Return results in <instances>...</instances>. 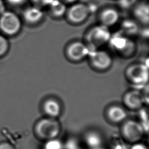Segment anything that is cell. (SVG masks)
Masks as SVG:
<instances>
[{"mask_svg":"<svg viewBox=\"0 0 149 149\" xmlns=\"http://www.w3.org/2000/svg\"><path fill=\"white\" fill-rule=\"evenodd\" d=\"M134 20L143 24H148L149 20V6L147 2L136 3L133 9Z\"/></svg>","mask_w":149,"mask_h":149,"instance_id":"16","label":"cell"},{"mask_svg":"<svg viewBox=\"0 0 149 149\" xmlns=\"http://www.w3.org/2000/svg\"><path fill=\"white\" fill-rule=\"evenodd\" d=\"M54 0H31L33 5L44 8V7H48Z\"/></svg>","mask_w":149,"mask_h":149,"instance_id":"22","label":"cell"},{"mask_svg":"<svg viewBox=\"0 0 149 149\" xmlns=\"http://www.w3.org/2000/svg\"><path fill=\"white\" fill-rule=\"evenodd\" d=\"M100 24L110 28L115 26L120 20V13L113 7L104 8L100 13Z\"/></svg>","mask_w":149,"mask_h":149,"instance_id":"11","label":"cell"},{"mask_svg":"<svg viewBox=\"0 0 149 149\" xmlns=\"http://www.w3.org/2000/svg\"><path fill=\"white\" fill-rule=\"evenodd\" d=\"M88 57L91 66L99 71L108 69L112 64L110 53L101 48L91 50Z\"/></svg>","mask_w":149,"mask_h":149,"instance_id":"7","label":"cell"},{"mask_svg":"<svg viewBox=\"0 0 149 149\" xmlns=\"http://www.w3.org/2000/svg\"><path fill=\"white\" fill-rule=\"evenodd\" d=\"M119 3L122 8L127 9L134 6L137 3V0H118Z\"/></svg>","mask_w":149,"mask_h":149,"instance_id":"23","label":"cell"},{"mask_svg":"<svg viewBox=\"0 0 149 149\" xmlns=\"http://www.w3.org/2000/svg\"><path fill=\"white\" fill-rule=\"evenodd\" d=\"M112 34L109 28L100 24L91 27L86 36V44L92 49H100L109 43Z\"/></svg>","mask_w":149,"mask_h":149,"instance_id":"2","label":"cell"},{"mask_svg":"<svg viewBox=\"0 0 149 149\" xmlns=\"http://www.w3.org/2000/svg\"><path fill=\"white\" fill-rule=\"evenodd\" d=\"M120 132L122 137L132 144L140 141L146 133L141 123L134 119L125 120L122 123Z\"/></svg>","mask_w":149,"mask_h":149,"instance_id":"5","label":"cell"},{"mask_svg":"<svg viewBox=\"0 0 149 149\" xmlns=\"http://www.w3.org/2000/svg\"><path fill=\"white\" fill-rule=\"evenodd\" d=\"M27 0H6L7 3L13 6H20L25 3Z\"/></svg>","mask_w":149,"mask_h":149,"instance_id":"25","label":"cell"},{"mask_svg":"<svg viewBox=\"0 0 149 149\" xmlns=\"http://www.w3.org/2000/svg\"><path fill=\"white\" fill-rule=\"evenodd\" d=\"M91 11L88 4L75 2L67 9L65 16L72 24H79L85 22L89 17Z\"/></svg>","mask_w":149,"mask_h":149,"instance_id":"6","label":"cell"},{"mask_svg":"<svg viewBox=\"0 0 149 149\" xmlns=\"http://www.w3.org/2000/svg\"><path fill=\"white\" fill-rule=\"evenodd\" d=\"M63 149H80V143L78 139L74 137L68 138L63 142Z\"/></svg>","mask_w":149,"mask_h":149,"instance_id":"21","label":"cell"},{"mask_svg":"<svg viewBox=\"0 0 149 149\" xmlns=\"http://www.w3.org/2000/svg\"><path fill=\"white\" fill-rule=\"evenodd\" d=\"M83 140L88 149H95L102 147L104 140L102 134L96 130H89L85 132Z\"/></svg>","mask_w":149,"mask_h":149,"instance_id":"15","label":"cell"},{"mask_svg":"<svg viewBox=\"0 0 149 149\" xmlns=\"http://www.w3.org/2000/svg\"><path fill=\"white\" fill-rule=\"evenodd\" d=\"M22 27V19L15 12L5 10L0 15V33L7 37L18 34Z\"/></svg>","mask_w":149,"mask_h":149,"instance_id":"3","label":"cell"},{"mask_svg":"<svg viewBox=\"0 0 149 149\" xmlns=\"http://www.w3.org/2000/svg\"><path fill=\"white\" fill-rule=\"evenodd\" d=\"M47 8L49 15L54 18L64 16L68 9L66 4L61 0H54Z\"/></svg>","mask_w":149,"mask_h":149,"instance_id":"18","label":"cell"},{"mask_svg":"<svg viewBox=\"0 0 149 149\" xmlns=\"http://www.w3.org/2000/svg\"><path fill=\"white\" fill-rule=\"evenodd\" d=\"M33 131L37 139L45 141L58 138L61 132V125L57 119L46 116L35 123Z\"/></svg>","mask_w":149,"mask_h":149,"instance_id":"1","label":"cell"},{"mask_svg":"<svg viewBox=\"0 0 149 149\" xmlns=\"http://www.w3.org/2000/svg\"><path fill=\"white\" fill-rule=\"evenodd\" d=\"M124 107L130 110H139L143 107L145 103L143 94L136 90L126 92L123 97Z\"/></svg>","mask_w":149,"mask_h":149,"instance_id":"10","label":"cell"},{"mask_svg":"<svg viewBox=\"0 0 149 149\" xmlns=\"http://www.w3.org/2000/svg\"><path fill=\"white\" fill-rule=\"evenodd\" d=\"M44 17L42 8L35 5L28 6L23 12V20L30 25H35L41 22Z\"/></svg>","mask_w":149,"mask_h":149,"instance_id":"12","label":"cell"},{"mask_svg":"<svg viewBox=\"0 0 149 149\" xmlns=\"http://www.w3.org/2000/svg\"><path fill=\"white\" fill-rule=\"evenodd\" d=\"M109 43L112 48L123 57L131 56L135 52L136 44L134 41L121 31L112 35Z\"/></svg>","mask_w":149,"mask_h":149,"instance_id":"4","label":"cell"},{"mask_svg":"<svg viewBox=\"0 0 149 149\" xmlns=\"http://www.w3.org/2000/svg\"><path fill=\"white\" fill-rule=\"evenodd\" d=\"M80 149H82V148H80Z\"/></svg>","mask_w":149,"mask_h":149,"instance_id":"30","label":"cell"},{"mask_svg":"<svg viewBox=\"0 0 149 149\" xmlns=\"http://www.w3.org/2000/svg\"><path fill=\"white\" fill-rule=\"evenodd\" d=\"M126 77L135 85L144 84L148 80V69L143 63L133 64L127 68Z\"/></svg>","mask_w":149,"mask_h":149,"instance_id":"9","label":"cell"},{"mask_svg":"<svg viewBox=\"0 0 149 149\" xmlns=\"http://www.w3.org/2000/svg\"><path fill=\"white\" fill-rule=\"evenodd\" d=\"M130 149H148V147L141 142H137L134 144H132Z\"/></svg>","mask_w":149,"mask_h":149,"instance_id":"26","label":"cell"},{"mask_svg":"<svg viewBox=\"0 0 149 149\" xmlns=\"http://www.w3.org/2000/svg\"><path fill=\"white\" fill-rule=\"evenodd\" d=\"M120 28L121 32L129 37L136 36L140 31L138 22L134 19H127L123 20Z\"/></svg>","mask_w":149,"mask_h":149,"instance_id":"17","label":"cell"},{"mask_svg":"<svg viewBox=\"0 0 149 149\" xmlns=\"http://www.w3.org/2000/svg\"><path fill=\"white\" fill-rule=\"evenodd\" d=\"M95 149H105V148H104L102 147H102H98V148H95Z\"/></svg>","mask_w":149,"mask_h":149,"instance_id":"29","label":"cell"},{"mask_svg":"<svg viewBox=\"0 0 149 149\" xmlns=\"http://www.w3.org/2000/svg\"><path fill=\"white\" fill-rule=\"evenodd\" d=\"M42 149H63V142L58 138L45 141Z\"/></svg>","mask_w":149,"mask_h":149,"instance_id":"19","label":"cell"},{"mask_svg":"<svg viewBox=\"0 0 149 149\" xmlns=\"http://www.w3.org/2000/svg\"><path fill=\"white\" fill-rule=\"evenodd\" d=\"M91 50L85 42L76 41L68 45L65 54L70 61L79 62L88 57Z\"/></svg>","mask_w":149,"mask_h":149,"instance_id":"8","label":"cell"},{"mask_svg":"<svg viewBox=\"0 0 149 149\" xmlns=\"http://www.w3.org/2000/svg\"><path fill=\"white\" fill-rule=\"evenodd\" d=\"M10 48L9 41L6 36L0 33V57L5 56Z\"/></svg>","mask_w":149,"mask_h":149,"instance_id":"20","label":"cell"},{"mask_svg":"<svg viewBox=\"0 0 149 149\" xmlns=\"http://www.w3.org/2000/svg\"><path fill=\"white\" fill-rule=\"evenodd\" d=\"M42 111L47 117L57 119L61 114L62 106L59 101L55 98H48L42 105Z\"/></svg>","mask_w":149,"mask_h":149,"instance_id":"14","label":"cell"},{"mask_svg":"<svg viewBox=\"0 0 149 149\" xmlns=\"http://www.w3.org/2000/svg\"><path fill=\"white\" fill-rule=\"evenodd\" d=\"M107 119L112 123H122L126 120L127 113L124 107L119 105H112L106 111Z\"/></svg>","mask_w":149,"mask_h":149,"instance_id":"13","label":"cell"},{"mask_svg":"<svg viewBox=\"0 0 149 149\" xmlns=\"http://www.w3.org/2000/svg\"><path fill=\"white\" fill-rule=\"evenodd\" d=\"M0 149H16V148L11 143L7 141H2L0 142Z\"/></svg>","mask_w":149,"mask_h":149,"instance_id":"24","label":"cell"},{"mask_svg":"<svg viewBox=\"0 0 149 149\" xmlns=\"http://www.w3.org/2000/svg\"><path fill=\"white\" fill-rule=\"evenodd\" d=\"M61 1L66 5V4H73L75 2H78L79 0H61Z\"/></svg>","mask_w":149,"mask_h":149,"instance_id":"28","label":"cell"},{"mask_svg":"<svg viewBox=\"0 0 149 149\" xmlns=\"http://www.w3.org/2000/svg\"><path fill=\"white\" fill-rule=\"evenodd\" d=\"M6 10L5 5L3 0H0V15Z\"/></svg>","mask_w":149,"mask_h":149,"instance_id":"27","label":"cell"}]
</instances>
